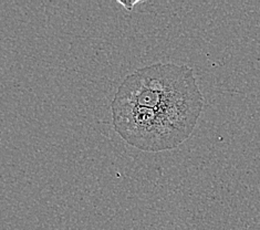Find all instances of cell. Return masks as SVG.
Here are the masks:
<instances>
[{"mask_svg": "<svg viewBox=\"0 0 260 230\" xmlns=\"http://www.w3.org/2000/svg\"><path fill=\"white\" fill-rule=\"evenodd\" d=\"M204 97L191 68L154 63L127 76L111 104L113 125L144 152L176 148L193 133Z\"/></svg>", "mask_w": 260, "mask_h": 230, "instance_id": "1", "label": "cell"}, {"mask_svg": "<svg viewBox=\"0 0 260 230\" xmlns=\"http://www.w3.org/2000/svg\"><path fill=\"white\" fill-rule=\"evenodd\" d=\"M140 2H133V3H121V2H119V4H121L123 7H124L125 9H127V10H131V9H133V7L134 6L136 5V4H139Z\"/></svg>", "mask_w": 260, "mask_h": 230, "instance_id": "2", "label": "cell"}]
</instances>
